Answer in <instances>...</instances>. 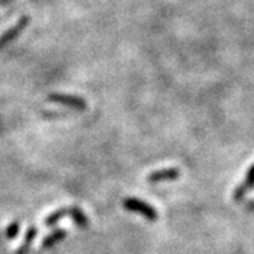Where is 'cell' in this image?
<instances>
[{
	"instance_id": "6da1fadb",
	"label": "cell",
	"mask_w": 254,
	"mask_h": 254,
	"mask_svg": "<svg viewBox=\"0 0 254 254\" xmlns=\"http://www.w3.org/2000/svg\"><path fill=\"white\" fill-rule=\"evenodd\" d=\"M30 23H31V17L27 16V14H23V16L18 18L17 21H16L7 31H4V33L0 36V51L4 50L6 47H9L14 40H17L18 37L24 33V30L28 28Z\"/></svg>"
},
{
	"instance_id": "7a4b0ae2",
	"label": "cell",
	"mask_w": 254,
	"mask_h": 254,
	"mask_svg": "<svg viewBox=\"0 0 254 254\" xmlns=\"http://www.w3.org/2000/svg\"><path fill=\"white\" fill-rule=\"evenodd\" d=\"M123 208L128 212H134V213L144 216L150 222H154L158 218V213H157L154 206L148 205L144 200L137 199V198H126L123 200Z\"/></svg>"
},
{
	"instance_id": "3957f363",
	"label": "cell",
	"mask_w": 254,
	"mask_h": 254,
	"mask_svg": "<svg viewBox=\"0 0 254 254\" xmlns=\"http://www.w3.org/2000/svg\"><path fill=\"white\" fill-rule=\"evenodd\" d=\"M48 100L54 102L58 105H64L66 108H71L75 110H86L88 103L86 100L82 99L76 95H68V93H50L48 95Z\"/></svg>"
},
{
	"instance_id": "277c9868",
	"label": "cell",
	"mask_w": 254,
	"mask_h": 254,
	"mask_svg": "<svg viewBox=\"0 0 254 254\" xmlns=\"http://www.w3.org/2000/svg\"><path fill=\"white\" fill-rule=\"evenodd\" d=\"M254 187V164L249 168V171L246 174V180L233 192V198L236 202H240L246 196V193Z\"/></svg>"
},
{
	"instance_id": "5b68a950",
	"label": "cell",
	"mask_w": 254,
	"mask_h": 254,
	"mask_svg": "<svg viewBox=\"0 0 254 254\" xmlns=\"http://www.w3.org/2000/svg\"><path fill=\"white\" fill-rule=\"evenodd\" d=\"M180 177V170L178 168H165L160 171H154L147 177V182L150 184H157V182L173 181Z\"/></svg>"
},
{
	"instance_id": "8992f818",
	"label": "cell",
	"mask_w": 254,
	"mask_h": 254,
	"mask_svg": "<svg viewBox=\"0 0 254 254\" xmlns=\"http://www.w3.org/2000/svg\"><path fill=\"white\" fill-rule=\"evenodd\" d=\"M66 235H68L66 229H57V230H54V232H51V233H50V235L43 240L40 250H41V252H46V250L53 249L54 246H57L58 243H61L63 240H65Z\"/></svg>"
},
{
	"instance_id": "52a82bcc",
	"label": "cell",
	"mask_w": 254,
	"mask_h": 254,
	"mask_svg": "<svg viewBox=\"0 0 254 254\" xmlns=\"http://www.w3.org/2000/svg\"><path fill=\"white\" fill-rule=\"evenodd\" d=\"M68 215L71 216L73 223L79 227V229H88L89 227V219L82 212V209L79 206L68 208Z\"/></svg>"
},
{
	"instance_id": "ba28073f",
	"label": "cell",
	"mask_w": 254,
	"mask_h": 254,
	"mask_svg": "<svg viewBox=\"0 0 254 254\" xmlns=\"http://www.w3.org/2000/svg\"><path fill=\"white\" fill-rule=\"evenodd\" d=\"M37 236V227L36 226H30L26 232V236H24V240L21 246L18 247L17 250L14 252V254H28L31 246H33V242Z\"/></svg>"
},
{
	"instance_id": "9c48e42d",
	"label": "cell",
	"mask_w": 254,
	"mask_h": 254,
	"mask_svg": "<svg viewBox=\"0 0 254 254\" xmlns=\"http://www.w3.org/2000/svg\"><path fill=\"white\" fill-rule=\"evenodd\" d=\"M66 215H68V208L58 209V210H55V212H53L51 215H48V216H47L46 220H44V225H46L47 227L55 226V225H57L58 222H61Z\"/></svg>"
},
{
	"instance_id": "30bf717a",
	"label": "cell",
	"mask_w": 254,
	"mask_h": 254,
	"mask_svg": "<svg viewBox=\"0 0 254 254\" xmlns=\"http://www.w3.org/2000/svg\"><path fill=\"white\" fill-rule=\"evenodd\" d=\"M18 233H20V222L14 220V222H11L9 226L6 227L4 237H6L7 240H13V239H16V237L18 236Z\"/></svg>"
},
{
	"instance_id": "8fae6325",
	"label": "cell",
	"mask_w": 254,
	"mask_h": 254,
	"mask_svg": "<svg viewBox=\"0 0 254 254\" xmlns=\"http://www.w3.org/2000/svg\"><path fill=\"white\" fill-rule=\"evenodd\" d=\"M10 1H13V0H0V7H4V6H7Z\"/></svg>"
}]
</instances>
